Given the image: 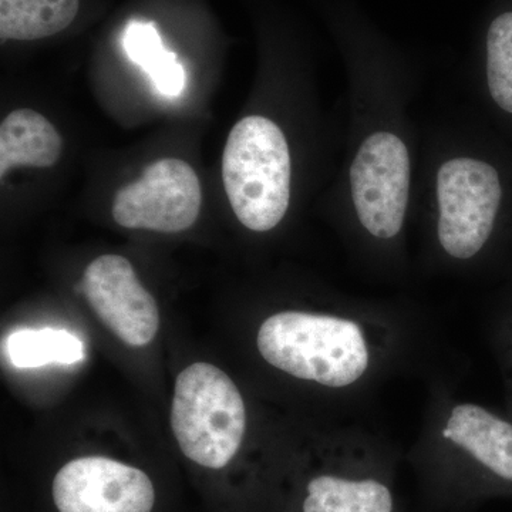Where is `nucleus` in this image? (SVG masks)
<instances>
[{
	"instance_id": "obj_1",
	"label": "nucleus",
	"mask_w": 512,
	"mask_h": 512,
	"mask_svg": "<svg viewBox=\"0 0 512 512\" xmlns=\"http://www.w3.org/2000/svg\"><path fill=\"white\" fill-rule=\"evenodd\" d=\"M421 342L419 318L353 305L336 311L285 309L262 320L256 333L266 365L335 393L349 406L412 365Z\"/></svg>"
},
{
	"instance_id": "obj_2",
	"label": "nucleus",
	"mask_w": 512,
	"mask_h": 512,
	"mask_svg": "<svg viewBox=\"0 0 512 512\" xmlns=\"http://www.w3.org/2000/svg\"><path fill=\"white\" fill-rule=\"evenodd\" d=\"M407 460L433 510L468 512L512 495V419L436 384Z\"/></svg>"
},
{
	"instance_id": "obj_3",
	"label": "nucleus",
	"mask_w": 512,
	"mask_h": 512,
	"mask_svg": "<svg viewBox=\"0 0 512 512\" xmlns=\"http://www.w3.org/2000/svg\"><path fill=\"white\" fill-rule=\"evenodd\" d=\"M400 456L382 434L348 424L330 437L302 484L299 512H402Z\"/></svg>"
},
{
	"instance_id": "obj_4",
	"label": "nucleus",
	"mask_w": 512,
	"mask_h": 512,
	"mask_svg": "<svg viewBox=\"0 0 512 512\" xmlns=\"http://www.w3.org/2000/svg\"><path fill=\"white\" fill-rule=\"evenodd\" d=\"M291 154L274 121L248 116L232 128L222 156V181L245 228L268 232L281 224L291 200Z\"/></svg>"
},
{
	"instance_id": "obj_5",
	"label": "nucleus",
	"mask_w": 512,
	"mask_h": 512,
	"mask_svg": "<svg viewBox=\"0 0 512 512\" xmlns=\"http://www.w3.org/2000/svg\"><path fill=\"white\" fill-rule=\"evenodd\" d=\"M171 427L185 457L221 470L244 443L248 427L244 397L217 366L194 363L175 382Z\"/></svg>"
},
{
	"instance_id": "obj_6",
	"label": "nucleus",
	"mask_w": 512,
	"mask_h": 512,
	"mask_svg": "<svg viewBox=\"0 0 512 512\" xmlns=\"http://www.w3.org/2000/svg\"><path fill=\"white\" fill-rule=\"evenodd\" d=\"M500 175L485 161L453 158L437 174V239L454 261H471L493 237L500 212Z\"/></svg>"
},
{
	"instance_id": "obj_7",
	"label": "nucleus",
	"mask_w": 512,
	"mask_h": 512,
	"mask_svg": "<svg viewBox=\"0 0 512 512\" xmlns=\"http://www.w3.org/2000/svg\"><path fill=\"white\" fill-rule=\"evenodd\" d=\"M357 221L370 237L392 241L406 221L410 158L396 134L379 131L363 141L350 167Z\"/></svg>"
},
{
	"instance_id": "obj_8",
	"label": "nucleus",
	"mask_w": 512,
	"mask_h": 512,
	"mask_svg": "<svg viewBox=\"0 0 512 512\" xmlns=\"http://www.w3.org/2000/svg\"><path fill=\"white\" fill-rule=\"evenodd\" d=\"M201 201L200 178L191 165L163 158L117 192L111 214L120 227L177 234L195 224Z\"/></svg>"
},
{
	"instance_id": "obj_9",
	"label": "nucleus",
	"mask_w": 512,
	"mask_h": 512,
	"mask_svg": "<svg viewBox=\"0 0 512 512\" xmlns=\"http://www.w3.org/2000/svg\"><path fill=\"white\" fill-rule=\"evenodd\" d=\"M59 512H151L154 485L144 471L106 457H82L53 481Z\"/></svg>"
},
{
	"instance_id": "obj_10",
	"label": "nucleus",
	"mask_w": 512,
	"mask_h": 512,
	"mask_svg": "<svg viewBox=\"0 0 512 512\" xmlns=\"http://www.w3.org/2000/svg\"><path fill=\"white\" fill-rule=\"evenodd\" d=\"M80 285L93 311L121 342L143 348L156 338L160 328L157 303L124 256L94 259Z\"/></svg>"
},
{
	"instance_id": "obj_11",
	"label": "nucleus",
	"mask_w": 512,
	"mask_h": 512,
	"mask_svg": "<svg viewBox=\"0 0 512 512\" xmlns=\"http://www.w3.org/2000/svg\"><path fill=\"white\" fill-rule=\"evenodd\" d=\"M62 151V137L45 116L30 109L13 111L0 126V177L20 165L52 167Z\"/></svg>"
},
{
	"instance_id": "obj_12",
	"label": "nucleus",
	"mask_w": 512,
	"mask_h": 512,
	"mask_svg": "<svg viewBox=\"0 0 512 512\" xmlns=\"http://www.w3.org/2000/svg\"><path fill=\"white\" fill-rule=\"evenodd\" d=\"M79 0H0L2 40L45 39L72 25Z\"/></svg>"
},
{
	"instance_id": "obj_13",
	"label": "nucleus",
	"mask_w": 512,
	"mask_h": 512,
	"mask_svg": "<svg viewBox=\"0 0 512 512\" xmlns=\"http://www.w3.org/2000/svg\"><path fill=\"white\" fill-rule=\"evenodd\" d=\"M123 47L128 59L140 66L161 94L177 97L185 87V70L177 55L165 49L156 25L131 22L124 32Z\"/></svg>"
},
{
	"instance_id": "obj_14",
	"label": "nucleus",
	"mask_w": 512,
	"mask_h": 512,
	"mask_svg": "<svg viewBox=\"0 0 512 512\" xmlns=\"http://www.w3.org/2000/svg\"><path fill=\"white\" fill-rule=\"evenodd\" d=\"M6 350L10 363L19 369L74 365L84 359L82 340L64 329L18 330L6 340Z\"/></svg>"
},
{
	"instance_id": "obj_15",
	"label": "nucleus",
	"mask_w": 512,
	"mask_h": 512,
	"mask_svg": "<svg viewBox=\"0 0 512 512\" xmlns=\"http://www.w3.org/2000/svg\"><path fill=\"white\" fill-rule=\"evenodd\" d=\"M487 82L495 103L512 114V12L501 13L488 29Z\"/></svg>"
},
{
	"instance_id": "obj_16",
	"label": "nucleus",
	"mask_w": 512,
	"mask_h": 512,
	"mask_svg": "<svg viewBox=\"0 0 512 512\" xmlns=\"http://www.w3.org/2000/svg\"><path fill=\"white\" fill-rule=\"evenodd\" d=\"M490 338L503 375L507 414L512 419V302L491 318Z\"/></svg>"
}]
</instances>
